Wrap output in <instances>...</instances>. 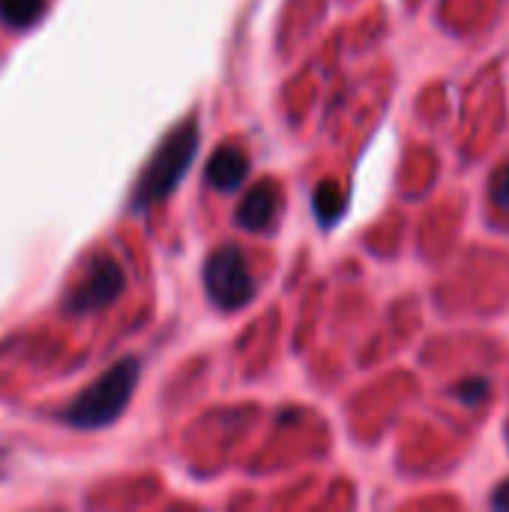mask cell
<instances>
[{
	"label": "cell",
	"instance_id": "5",
	"mask_svg": "<svg viewBox=\"0 0 509 512\" xmlns=\"http://www.w3.org/2000/svg\"><path fill=\"white\" fill-rule=\"evenodd\" d=\"M282 213V192L276 183H258L237 210V222L249 231L273 228Z\"/></svg>",
	"mask_w": 509,
	"mask_h": 512
},
{
	"label": "cell",
	"instance_id": "1",
	"mask_svg": "<svg viewBox=\"0 0 509 512\" xmlns=\"http://www.w3.org/2000/svg\"><path fill=\"white\" fill-rule=\"evenodd\" d=\"M138 375H141V366L135 357H126L120 363H114L99 381H93L66 411H63V420L75 429H102L108 423H114L135 387H138Z\"/></svg>",
	"mask_w": 509,
	"mask_h": 512
},
{
	"label": "cell",
	"instance_id": "3",
	"mask_svg": "<svg viewBox=\"0 0 509 512\" xmlns=\"http://www.w3.org/2000/svg\"><path fill=\"white\" fill-rule=\"evenodd\" d=\"M204 285H207L210 300L225 312L243 309L246 303H252V297L258 291V285L249 273V264L237 246H225V249L213 252V258L204 267Z\"/></svg>",
	"mask_w": 509,
	"mask_h": 512
},
{
	"label": "cell",
	"instance_id": "9",
	"mask_svg": "<svg viewBox=\"0 0 509 512\" xmlns=\"http://www.w3.org/2000/svg\"><path fill=\"white\" fill-rule=\"evenodd\" d=\"M495 198H498V204L509 207V165L498 174V180H495Z\"/></svg>",
	"mask_w": 509,
	"mask_h": 512
},
{
	"label": "cell",
	"instance_id": "10",
	"mask_svg": "<svg viewBox=\"0 0 509 512\" xmlns=\"http://www.w3.org/2000/svg\"><path fill=\"white\" fill-rule=\"evenodd\" d=\"M492 504H495L498 510H507L509 512V480H507V483H504V486H498V492H495Z\"/></svg>",
	"mask_w": 509,
	"mask_h": 512
},
{
	"label": "cell",
	"instance_id": "7",
	"mask_svg": "<svg viewBox=\"0 0 509 512\" xmlns=\"http://www.w3.org/2000/svg\"><path fill=\"white\" fill-rule=\"evenodd\" d=\"M45 15V0H0V21L12 30H27Z\"/></svg>",
	"mask_w": 509,
	"mask_h": 512
},
{
	"label": "cell",
	"instance_id": "8",
	"mask_svg": "<svg viewBox=\"0 0 509 512\" xmlns=\"http://www.w3.org/2000/svg\"><path fill=\"white\" fill-rule=\"evenodd\" d=\"M486 393H489V381H483V378H474V381H465L456 387V399L465 405H480L486 399Z\"/></svg>",
	"mask_w": 509,
	"mask_h": 512
},
{
	"label": "cell",
	"instance_id": "6",
	"mask_svg": "<svg viewBox=\"0 0 509 512\" xmlns=\"http://www.w3.org/2000/svg\"><path fill=\"white\" fill-rule=\"evenodd\" d=\"M249 174V156L240 153L237 147H222L210 162H207V183L219 192H234Z\"/></svg>",
	"mask_w": 509,
	"mask_h": 512
},
{
	"label": "cell",
	"instance_id": "4",
	"mask_svg": "<svg viewBox=\"0 0 509 512\" xmlns=\"http://www.w3.org/2000/svg\"><path fill=\"white\" fill-rule=\"evenodd\" d=\"M123 288H126V276H123L120 264H117L114 258H108V255H99V258L90 264L84 282L69 294V306H66V309H69L72 315L99 312V309H105L108 303H114V300L123 294Z\"/></svg>",
	"mask_w": 509,
	"mask_h": 512
},
{
	"label": "cell",
	"instance_id": "2",
	"mask_svg": "<svg viewBox=\"0 0 509 512\" xmlns=\"http://www.w3.org/2000/svg\"><path fill=\"white\" fill-rule=\"evenodd\" d=\"M198 138H201L198 123L189 120L159 144V150L153 153L150 165L144 168V174H141V180H138V186L132 192V207L135 210H144V207L162 201L165 195H171L177 189V183L183 180V174L189 171V165L195 159Z\"/></svg>",
	"mask_w": 509,
	"mask_h": 512
}]
</instances>
